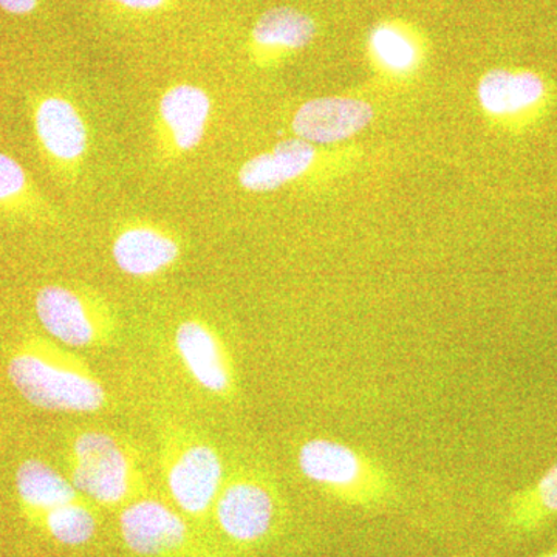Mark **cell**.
<instances>
[{
	"instance_id": "cell-11",
	"label": "cell",
	"mask_w": 557,
	"mask_h": 557,
	"mask_svg": "<svg viewBox=\"0 0 557 557\" xmlns=\"http://www.w3.org/2000/svg\"><path fill=\"white\" fill-rule=\"evenodd\" d=\"M175 347L194 381L214 395H230L233 364L218 332L201 319H186L175 332Z\"/></svg>"
},
{
	"instance_id": "cell-8",
	"label": "cell",
	"mask_w": 557,
	"mask_h": 557,
	"mask_svg": "<svg viewBox=\"0 0 557 557\" xmlns=\"http://www.w3.org/2000/svg\"><path fill=\"white\" fill-rule=\"evenodd\" d=\"M215 520L237 544H256L271 533L277 520L276 494L255 475L230 480L214 504Z\"/></svg>"
},
{
	"instance_id": "cell-14",
	"label": "cell",
	"mask_w": 557,
	"mask_h": 557,
	"mask_svg": "<svg viewBox=\"0 0 557 557\" xmlns=\"http://www.w3.org/2000/svg\"><path fill=\"white\" fill-rule=\"evenodd\" d=\"M317 22L304 11L277 7L265 11L251 30V53L260 65L274 64L307 49L317 38Z\"/></svg>"
},
{
	"instance_id": "cell-22",
	"label": "cell",
	"mask_w": 557,
	"mask_h": 557,
	"mask_svg": "<svg viewBox=\"0 0 557 557\" xmlns=\"http://www.w3.org/2000/svg\"><path fill=\"white\" fill-rule=\"evenodd\" d=\"M110 2L120 3L124 9L135 11H156L163 9L170 0H110Z\"/></svg>"
},
{
	"instance_id": "cell-10",
	"label": "cell",
	"mask_w": 557,
	"mask_h": 557,
	"mask_svg": "<svg viewBox=\"0 0 557 557\" xmlns=\"http://www.w3.org/2000/svg\"><path fill=\"white\" fill-rule=\"evenodd\" d=\"M182 256L177 234L152 220L123 223L112 240V259L121 273L135 278L160 276Z\"/></svg>"
},
{
	"instance_id": "cell-12",
	"label": "cell",
	"mask_w": 557,
	"mask_h": 557,
	"mask_svg": "<svg viewBox=\"0 0 557 557\" xmlns=\"http://www.w3.org/2000/svg\"><path fill=\"white\" fill-rule=\"evenodd\" d=\"M373 119L368 102L354 98H317L304 102L293 116L296 137L311 145H333L357 135Z\"/></svg>"
},
{
	"instance_id": "cell-23",
	"label": "cell",
	"mask_w": 557,
	"mask_h": 557,
	"mask_svg": "<svg viewBox=\"0 0 557 557\" xmlns=\"http://www.w3.org/2000/svg\"><path fill=\"white\" fill-rule=\"evenodd\" d=\"M534 557H557V545L556 547L548 549V552L542 553V555H537Z\"/></svg>"
},
{
	"instance_id": "cell-1",
	"label": "cell",
	"mask_w": 557,
	"mask_h": 557,
	"mask_svg": "<svg viewBox=\"0 0 557 557\" xmlns=\"http://www.w3.org/2000/svg\"><path fill=\"white\" fill-rule=\"evenodd\" d=\"M7 373L21 397L35 408L91 413L108 401L100 379L83 359L39 336L22 341Z\"/></svg>"
},
{
	"instance_id": "cell-9",
	"label": "cell",
	"mask_w": 557,
	"mask_h": 557,
	"mask_svg": "<svg viewBox=\"0 0 557 557\" xmlns=\"http://www.w3.org/2000/svg\"><path fill=\"white\" fill-rule=\"evenodd\" d=\"M124 545L138 557H175L189 544V528L174 509L156 498H138L120 515Z\"/></svg>"
},
{
	"instance_id": "cell-3",
	"label": "cell",
	"mask_w": 557,
	"mask_h": 557,
	"mask_svg": "<svg viewBox=\"0 0 557 557\" xmlns=\"http://www.w3.org/2000/svg\"><path fill=\"white\" fill-rule=\"evenodd\" d=\"M70 482L79 494L104 507H115L141 487L134 453L104 431L81 432L70 449Z\"/></svg>"
},
{
	"instance_id": "cell-4",
	"label": "cell",
	"mask_w": 557,
	"mask_h": 557,
	"mask_svg": "<svg viewBox=\"0 0 557 557\" xmlns=\"http://www.w3.org/2000/svg\"><path fill=\"white\" fill-rule=\"evenodd\" d=\"M35 309L40 325L64 346H102L116 332L112 307L89 288L46 285L36 295Z\"/></svg>"
},
{
	"instance_id": "cell-2",
	"label": "cell",
	"mask_w": 557,
	"mask_h": 557,
	"mask_svg": "<svg viewBox=\"0 0 557 557\" xmlns=\"http://www.w3.org/2000/svg\"><path fill=\"white\" fill-rule=\"evenodd\" d=\"M300 472L350 507L375 508L394 493L387 472L372 458L344 443L311 438L298 453Z\"/></svg>"
},
{
	"instance_id": "cell-5",
	"label": "cell",
	"mask_w": 557,
	"mask_h": 557,
	"mask_svg": "<svg viewBox=\"0 0 557 557\" xmlns=\"http://www.w3.org/2000/svg\"><path fill=\"white\" fill-rule=\"evenodd\" d=\"M212 112L211 95L199 84H172L160 95L153 116V149L161 166H172L200 148Z\"/></svg>"
},
{
	"instance_id": "cell-17",
	"label": "cell",
	"mask_w": 557,
	"mask_h": 557,
	"mask_svg": "<svg viewBox=\"0 0 557 557\" xmlns=\"http://www.w3.org/2000/svg\"><path fill=\"white\" fill-rule=\"evenodd\" d=\"M557 518V461L533 485L508 502L505 528L512 534L534 533Z\"/></svg>"
},
{
	"instance_id": "cell-15",
	"label": "cell",
	"mask_w": 557,
	"mask_h": 557,
	"mask_svg": "<svg viewBox=\"0 0 557 557\" xmlns=\"http://www.w3.org/2000/svg\"><path fill=\"white\" fill-rule=\"evenodd\" d=\"M479 101L491 115H519L541 102L545 84L536 73L491 70L479 84Z\"/></svg>"
},
{
	"instance_id": "cell-18",
	"label": "cell",
	"mask_w": 557,
	"mask_h": 557,
	"mask_svg": "<svg viewBox=\"0 0 557 557\" xmlns=\"http://www.w3.org/2000/svg\"><path fill=\"white\" fill-rule=\"evenodd\" d=\"M369 51L372 60L391 73H409L420 64L423 44L405 22L383 21L370 30Z\"/></svg>"
},
{
	"instance_id": "cell-16",
	"label": "cell",
	"mask_w": 557,
	"mask_h": 557,
	"mask_svg": "<svg viewBox=\"0 0 557 557\" xmlns=\"http://www.w3.org/2000/svg\"><path fill=\"white\" fill-rule=\"evenodd\" d=\"M16 491L25 515L33 522H38L51 509L79 498L69 479L38 458L22 461L16 472Z\"/></svg>"
},
{
	"instance_id": "cell-19",
	"label": "cell",
	"mask_w": 557,
	"mask_h": 557,
	"mask_svg": "<svg viewBox=\"0 0 557 557\" xmlns=\"http://www.w3.org/2000/svg\"><path fill=\"white\" fill-rule=\"evenodd\" d=\"M36 523H39L58 544L67 547L86 545L94 539L98 527L97 516L79 498L51 509Z\"/></svg>"
},
{
	"instance_id": "cell-21",
	"label": "cell",
	"mask_w": 557,
	"mask_h": 557,
	"mask_svg": "<svg viewBox=\"0 0 557 557\" xmlns=\"http://www.w3.org/2000/svg\"><path fill=\"white\" fill-rule=\"evenodd\" d=\"M39 0H0V9L16 16L30 14L38 9Z\"/></svg>"
},
{
	"instance_id": "cell-20",
	"label": "cell",
	"mask_w": 557,
	"mask_h": 557,
	"mask_svg": "<svg viewBox=\"0 0 557 557\" xmlns=\"http://www.w3.org/2000/svg\"><path fill=\"white\" fill-rule=\"evenodd\" d=\"M40 200L24 166L0 152V209L10 212H38Z\"/></svg>"
},
{
	"instance_id": "cell-6",
	"label": "cell",
	"mask_w": 557,
	"mask_h": 557,
	"mask_svg": "<svg viewBox=\"0 0 557 557\" xmlns=\"http://www.w3.org/2000/svg\"><path fill=\"white\" fill-rule=\"evenodd\" d=\"M33 127L44 157L62 177L76 180L90 152L89 124L64 95L49 94L33 106Z\"/></svg>"
},
{
	"instance_id": "cell-7",
	"label": "cell",
	"mask_w": 557,
	"mask_h": 557,
	"mask_svg": "<svg viewBox=\"0 0 557 557\" xmlns=\"http://www.w3.org/2000/svg\"><path fill=\"white\" fill-rule=\"evenodd\" d=\"M223 461L203 440L185 437L170 449L164 465L172 500L189 516H205L223 487Z\"/></svg>"
},
{
	"instance_id": "cell-13",
	"label": "cell",
	"mask_w": 557,
	"mask_h": 557,
	"mask_svg": "<svg viewBox=\"0 0 557 557\" xmlns=\"http://www.w3.org/2000/svg\"><path fill=\"white\" fill-rule=\"evenodd\" d=\"M317 148L298 137L277 143L242 164L239 185L249 193H271L304 177L317 161Z\"/></svg>"
}]
</instances>
